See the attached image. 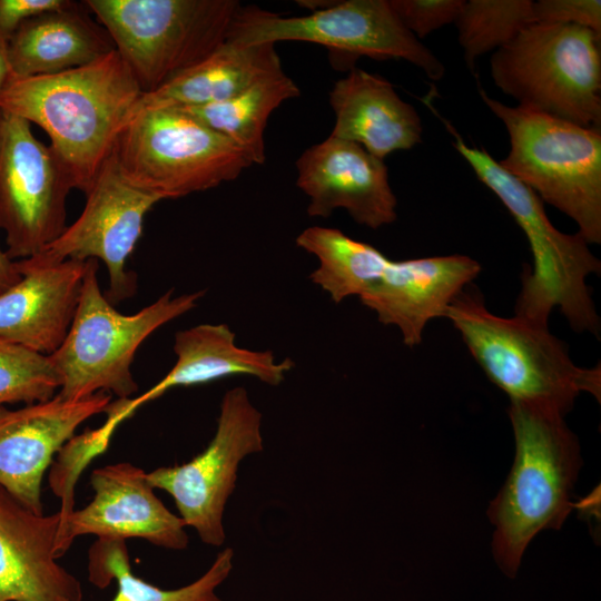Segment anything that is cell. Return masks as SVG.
Returning <instances> with one entry per match:
<instances>
[{
  "label": "cell",
  "mask_w": 601,
  "mask_h": 601,
  "mask_svg": "<svg viewBox=\"0 0 601 601\" xmlns=\"http://www.w3.org/2000/svg\"><path fill=\"white\" fill-rule=\"evenodd\" d=\"M21 278L16 262L0 247V294L10 288Z\"/></svg>",
  "instance_id": "32"
},
{
  "label": "cell",
  "mask_w": 601,
  "mask_h": 601,
  "mask_svg": "<svg viewBox=\"0 0 601 601\" xmlns=\"http://www.w3.org/2000/svg\"><path fill=\"white\" fill-rule=\"evenodd\" d=\"M444 317L459 331L471 355L510 400L543 402L566 414L580 393L601 397L600 364L580 367L568 346L541 324L490 312L479 293L463 290Z\"/></svg>",
  "instance_id": "4"
},
{
  "label": "cell",
  "mask_w": 601,
  "mask_h": 601,
  "mask_svg": "<svg viewBox=\"0 0 601 601\" xmlns=\"http://www.w3.org/2000/svg\"><path fill=\"white\" fill-rule=\"evenodd\" d=\"M110 35L142 93L155 91L221 47L237 0H85Z\"/></svg>",
  "instance_id": "8"
},
{
  "label": "cell",
  "mask_w": 601,
  "mask_h": 601,
  "mask_svg": "<svg viewBox=\"0 0 601 601\" xmlns=\"http://www.w3.org/2000/svg\"><path fill=\"white\" fill-rule=\"evenodd\" d=\"M141 95L128 65L112 50L63 72L11 78L0 108L40 127L73 187L86 194Z\"/></svg>",
  "instance_id": "1"
},
{
  "label": "cell",
  "mask_w": 601,
  "mask_h": 601,
  "mask_svg": "<svg viewBox=\"0 0 601 601\" xmlns=\"http://www.w3.org/2000/svg\"><path fill=\"white\" fill-rule=\"evenodd\" d=\"M87 260L52 266L16 260L19 282L0 294V337L51 355L75 316Z\"/></svg>",
  "instance_id": "20"
},
{
  "label": "cell",
  "mask_w": 601,
  "mask_h": 601,
  "mask_svg": "<svg viewBox=\"0 0 601 601\" xmlns=\"http://www.w3.org/2000/svg\"><path fill=\"white\" fill-rule=\"evenodd\" d=\"M111 154L128 181L161 200L231 181L253 165L229 139L179 108L132 117Z\"/></svg>",
  "instance_id": "9"
},
{
  "label": "cell",
  "mask_w": 601,
  "mask_h": 601,
  "mask_svg": "<svg viewBox=\"0 0 601 601\" xmlns=\"http://www.w3.org/2000/svg\"><path fill=\"white\" fill-rule=\"evenodd\" d=\"M60 385L49 355L0 337V406L49 401Z\"/></svg>",
  "instance_id": "28"
},
{
  "label": "cell",
  "mask_w": 601,
  "mask_h": 601,
  "mask_svg": "<svg viewBox=\"0 0 601 601\" xmlns=\"http://www.w3.org/2000/svg\"><path fill=\"white\" fill-rule=\"evenodd\" d=\"M601 35L533 23L491 57L495 86L519 107L600 130Z\"/></svg>",
  "instance_id": "7"
},
{
  "label": "cell",
  "mask_w": 601,
  "mask_h": 601,
  "mask_svg": "<svg viewBox=\"0 0 601 601\" xmlns=\"http://www.w3.org/2000/svg\"><path fill=\"white\" fill-rule=\"evenodd\" d=\"M401 23L417 39L455 22L462 0H388Z\"/></svg>",
  "instance_id": "29"
},
{
  "label": "cell",
  "mask_w": 601,
  "mask_h": 601,
  "mask_svg": "<svg viewBox=\"0 0 601 601\" xmlns=\"http://www.w3.org/2000/svg\"><path fill=\"white\" fill-rule=\"evenodd\" d=\"M83 1L24 21L8 40L11 78L63 72L116 50L102 24Z\"/></svg>",
  "instance_id": "22"
},
{
  "label": "cell",
  "mask_w": 601,
  "mask_h": 601,
  "mask_svg": "<svg viewBox=\"0 0 601 601\" xmlns=\"http://www.w3.org/2000/svg\"><path fill=\"white\" fill-rule=\"evenodd\" d=\"M280 71L284 70L274 43L243 45L226 40L205 60L155 91L142 93L128 121L146 110L220 102Z\"/></svg>",
  "instance_id": "23"
},
{
  "label": "cell",
  "mask_w": 601,
  "mask_h": 601,
  "mask_svg": "<svg viewBox=\"0 0 601 601\" xmlns=\"http://www.w3.org/2000/svg\"><path fill=\"white\" fill-rule=\"evenodd\" d=\"M227 40L243 45L306 41L357 58L404 59L432 80L443 78V63L398 20L388 0L337 1L300 17H283L243 7Z\"/></svg>",
  "instance_id": "10"
},
{
  "label": "cell",
  "mask_w": 601,
  "mask_h": 601,
  "mask_svg": "<svg viewBox=\"0 0 601 601\" xmlns=\"http://www.w3.org/2000/svg\"><path fill=\"white\" fill-rule=\"evenodd\" d=\"M173 368L152 387L134 398H118L105 410L101 430L112 436L115 430L140 406L167 391L194 386L227 376H252L270 386L282 384L294 368L292 358L277 361L272 351H253L236 344V334L226 324H200L175 334Z\"/></svg>",
  "instance_id": "17"
},
{
  "label": "cell",
  "mask_w": 601,
  "mask_h": 601,
  "mask_svg": "<svg viewBox=\"0 0 601 601\" xmlns=\"http://www.w3.org/2000/svg\"><path fill=\"white\" fill-rule=\"evenodd\" d=\"M329 104L335 115L331 136L356 142L381 159L422 140L420 115L381 76L352 68L334 83Z\"/></svg>",
  "instance_id": "21"
},
{
  "label": "cell",
  "mask_w": 601,
  "mask_h": 601,
  "mask_svg": "<svg viewBox=\"0 0 601 601\" xmlns=\"http://www.w3.org/2000/svg\"><path fill=\"white\" fill-rule=\"evenodd\" d=\"M11 79V70L8 59V39L0 35V93Z\"/></svg>",
  "instance_id": "33"
},
{
  "label": "cell",
  "mask_w": 601,
  "mask_h": 601,
  "mask_svg": "<svg viewBox=\"0 0 601 601\" xmlns=\"http://www.w3.org/2000/svg\"><path fill=\"white\" fill-rule=\"evenodd\" d=\"M296 245L317 258L318 266L309 274V279L336 304L365 294L391 260L374 246L331 227L304 229L296 237Z\"/></svg>",
  "instance_id": "25"
},
{
  "label": "cell",
  "mask_w": 601,
  "mask_h": 601,
  "mask_svg": "<svg viewBox=\"0 0 601 601\" xmlns=\"http://www.w3.org/2000/svg\"><path fill=\"white\" fill-rule=\"evenodd\" d=\"M515 455L487 515L494 525L492 552L514 578L524 551L542 530L560 529L577 508L571 493L581 467L580 445L564 413L543 402L510 400Z\"/></svg>",
  "instance_id": "2"
},
{
  "label": "cell",
  "mask_w": 601,
  "mask_h": 601,
  "mask_svg": "<svg viewBox=\"0 0 601 601\" xmlns=\"http://www.w3.org/2000/svg\"><path fill=\"white\" fill-rule=\"evenodd\" d=\"M479 92L510 136V152L499 164L572 218L588 244H600L601 131Z\"/></svg>",
  "instance_id": "6"
},
{
  "label": "cell",
  "mask_w": 601,
  "mask_h": 601,
  "mask_svg": "<svg viewBox=\"0 0 601 601\" xmlns=\"http://www.w3.org/2000/svg\"><path fill=\"white\" fill-rule=\"evenodd\" d=\"M73 188L63 162L37 139L31 124L0 108V229L12 260L41 253L62 234Z\"/></svg>",
  "instance_id": "12"
},
{
  "label": "cell",
  "mask_w": 601,
  "mask_h": 601,
  "mask_svg": "<svg viewBox=\"0 0 601 601\" xmlns=\"http://www.w3.org/2000/svg\"><path fill=\"white\" fill-rule=\"evenodd\" d=\"M534 23L575 24L601 35L600 0L533 1Z\"/></svg>",
  "instance_id": "30"
},
{
  "label": "cell",
  "mask_w": 601,
  "mask_h": 601,
  "mask_svg": "<svg viewBox=\"0 0 601 601\" xmlns=\"http://www.w3.org/2000/svg\"><path fill=\"white\" fill-rule=\"evenodd\" d=\"M90 503L62 518L59 558L76 538L89 534L100 540L139 538L173 551L188 546L185 522L157 497L141 467L129 462L98 467L90 475Z\"/></svg>",
  "instance_id": "14"
},
{
  "label": "cell",
  "mask_w": 601,
  "mask_h": 601,
  "mask_svg": "<svg viewBox=\"0 0 601 601\" xmlns=\"http://www.w3.org/2000/svg\"><path fill=\"white\" fill-rule=\"evenodd\" d=\"M481 265L465 255L390 260L385 272L361 303L378 322L401 332L403 343L422 342L427 323L444 317L449 305L473 282Z\"/></svg>",
  "instance_id": "19"
},
{
  "label": "cell",
  "mask_w": 601,
  "mask_h": 601,
  "mask_svg": "<svg viewBox=\"0 0 601 601\" xmlns=\"http://www.w3.org/2000/svg\"><path fill=\"white\" fill-rule=\"evenodd\" d=\"M98 259L89 258L69 331L49 355L59 374L58 396L81 400L98 392L129 398L138 391L131 364L141 343L156 329L194 309L205 290L173 296L166 292L139 312L119 313L101 293Z\"/></svg>",
  "instance_id": "5"
},
{
  "label": "cell",
  "mask_w": 601,
  "mask_h": 601,
  "mask_svg": "<svg viewBox=\"0 0 601 601\" xmlns=\"http://www.w3.org/2000/svg\"><path fill=\"white\" fill-rule=\"evenodd\" d=\"M106 392L81 400L57 394L20 408L0 406V486L38 514H43L41 483L52 457L75 436L79 425L105 413Z\"/></svg>",
  "instance_id": "15"
},
{
  "label": "cell",
  "mask_w": 601,
  "mask_h": 601,
  "mask_svg": "<svg viewBox=\"0 0 601 601\" xmlns=\"http://www.w3.org/2000/svg\"><path fill=\"white\" fill-rule=\"evenodd\" d=\"M85 195L80 216L41 253L26 259L37 266H52L67 259H100L109 276L105 296L118 304L137 289V276L126 270V262L141 236L146 214L161 198L128 181L112 154Z\"/></svg>",
  "instance_id": "13"
},
{
  "label": "cell",
  "mask_w": 601,
  "mask_h": 601,
  "mask_svg": "<svg viewBox=\"0 0 601 601\" xmlns=\"http://www.w3.org/2000/svg\"><path fill=\"white\" fill-rule=\"evenodd\" d=\"M300 91L284 71L266 77L236 96L210 105L179 108L229 139L250 160H266L265 128L270 114Z\"/></svg>",
  "instance_id": "24"
},
{
  "label": "cell",
  "mask_w": 601,
  "mask_h": 601,
  "mask_svg": "<svg viewBox=\"0 0 601 601\" xmlns=\"http://www.w3.org/2000/svg\"><path fill=\"white\" fill-rule=\"evenodd\" d=\"M451 129L454 147L477 178L504 204L523 230L533 264L524 266L515 315L548 324L550 313L559 307L578 333L599 337L600 318L587 278L600 274L601 263L579 234L558 230L550 221L542 200L526 185L508 173L483 148L470 147Z\"/></svg>",
  "instance_id": "3"
},
{
  "label": "cell",
  "mask_w": 601,
  "mask_h": 601,
  "mask_svg": "<svg viewBox=\"0 0 601 601\" xmlns=\"http://www.w3.org/2000/svg\"><path fill=\"white\" fill-rule=\"evenodd\" d=\"M296 185L308 197L311 217L345 209L372 229L396 219V197L383 159L356 142L328 136L307 148L296 161Z\"/></svg>",
  "instance_id": "16"
},
{
  "label": "cell",
  "mask_w": 601,
  "mask_h": 601,
  "mask_svg": "<svg viewBox=\"0 0 601 601\" xmlns=\"http://www.w3.org/2000/svg\"><path fill=\"white\" fill-rule=\"evenodd\" d=\"M71 0H0V35L6 39L27 20L47 11L61 9Z\"/></svg>",
  "instance_id": "31"
},
{
  "label": "cell",
  "mask_w": 601,
  "mask_h": 601,
  "mask_svg": "<svg viewBox=\"0 0 601 601\" xmlns=\"http://www.w3.org/2000/svg\"><path fill=\"white\" fill-rule=\"evenodd\" d=\"M60 511L38 514L0 486V601H82L80 581L58 563Z\"/></svg>",
  "instance_id": "18"
},
{
  "label": "cell",
  "mask_w": 601,
  "mask_h": 601,
  "mask_svg": "<svg viewBox=\"0 0 601 601\" xmlns=\"http://www.w3.org/2000/svg\"><path fill=\"white\" fill-rule=\"evenodd\" d=\"M263 450L262 413L247 390L235 386L220 401L216 431L205 450L184 464L148 472L147 480L173 497L179 516L203 543L217 548L226 539L224 512L238 467Z\"/></svg>",
  "instance_id": "11"
},
{
  "label": "cell",
  "mask_w": 601,
  "mask_h": 601,
  "mask_svg": "<svg viewBox=\"0 0 601 601\" xmlns=\"http://www.w3.org/2000/svg\"><path fill=\"white\" fill-rule=\"evenodd\" d=\"M234 568V551L217 553L210 566L195 581L176 589H162L135 575L125 541L100 540L89 550V581L100 589L117 582L111 601H223L217 589Z\"/></svg>",
  "instance_id": "26"
},
{
  "label": "cell",
  "mask_w": 601,
  "mask_h": 601,
  "mask_svg": "<svg viewBox=\"0 0 601 601\" xmlns=\"http://www.w3.org/2000/svg\"><path fill=\"white\" fill-rule=\"evenodd\" d=\"M533 23L531 0L464 1L455 24L466 65L473 70L477 57L500 49Z\"/></svg>",
  "instance_id": "27"
}]
</instances>
